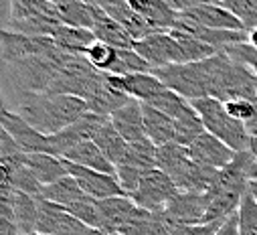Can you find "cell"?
Listing matches in <instances>:
<instances>
[{"label": "cell", "mask_w": 257, "mask_h": 235, "mask_svg": "<svg viewBox=\"0 0 257 235\" xmlns=\"http://www.w3.org/2000/svg\"><path fill=\"white\" fill-rule=\"evenodd\" d=\"M249 181H257V158L249 166Z\"/></svg>", "instance_id": "obj_37"}, {"label": "cell", "mask_w": 257, "mask_h": 235, "mask_svg": "<svg viewBox=\"0 0 257 235\" xmlns=\"http://www.w3.org/2000/svg\"><path fill=\"white\" fill-rule=\"evenodd\" d=\"M192 105L203 118L205 130L221 138L225 144H229L235 152L249 150V128L245 122L233 118L227 109L225 103L217 97H199L192 99Z\"/></svg>", "instance_id": "obj_2"}, {"label": "cell", "mask_w": 257, "mask_h": 235, "mask_svg": "<svg viewBox=\"0 0 257 235\" xmlns=\"http://www.w3.org/2000/svg\"><path fill=\"white\" fill-rule=\"evenodd\" d=\"M127 3L156 31H170L178 25L180 13L174 11L164 0H127Z\"/></svg>", "instance_id": "obj_15"}, {"label": "cell", "mask_w": 257, "mask_h": 235, "mask_svg": "<svg viewBox=\"0 0 257 235\" xmlns=\"http://www.w3.org/2000/svg\"><path fill=\"white\" fill-rule=\"evenodd\" d=\"M249 191H251V195H253L255 201H257V181H249Z\"/></svg>", "instance_id": "obj_40"}, {"label": "cell", "mask_w": 257, "mask_h": 235, "mask_svg": "<svg viewBox=\"0 0 257 235\" xmlns=\"http://www.w3.org/2000/svg\"><path fill=\"white\" fill-rule=\"evenodd\" d=\"M69 215L77 217L79 221H83L85 225L89 227H99V209H97V199H91V197H85L81 201H75L71 205H65L63 207Z\"/></svg>", "instance_id": "obj_30"}, {"label": "cell", "mask_w": 257, "mask_h": 235, "mask_svg": "<svg viewBox=\"0 0 257 235\" xmlns=\"http://www.w3.org/2000/svg\"><path fill=\"white\" fill-rule=\"evenodd\" d=\"M103 75H105V79L109 81L111 87H115L117 91L130 95L134 99H140V101H150L154 95H158L160 91L166 89L162 79L158 75H154L152 71L127 73V75H107V73H103Z\"/></svg>", "instance_id": "obj_8"}, {"label": "cell", "mask_w": 257, "mask_h": 235, "mask_svg": "<svg viewBox=\"0 0 257 235\" xmlns=\"http://www.w3.org/2000/svg\"><path fill=\"white\" fill-rule=\"evenodd\" d=\"M182 17L195 21L203 27L209 29H229V31H247L243 21L239 17H235L229 9H225L219 3H211V0H205L203 5L190 9L186 13H180Z\"/></svg>", "instance_id": "obj_11"}, {"label": "cell", "mask_w": 257, "mask_h": 235, "mask_svg": "<svg viewBox=\"0 0 257 235\" xmlns=\"http://www.w3.org/2000/svg\"><path fill=\"white\" fill-rule=\"evenodd\" d=\"M55 7L59 11L61 23L91 31V27H93V3L91 0H59Z\"/></svg>", "instance_id": "obj_25"}, {"label": "cell", "mask_w": 257, "mask_h": 235, "mask_svg": "<svg viewBox=\"0 0 257 235\" xmlns=\"http://www.w3.org/2000/svg\"><path fill=\"white\" fill-rule=\"evenodd\" d=\"M61 158H65L69 162H75V164H81V166H87V168H93V170L113 172L115 174V166L109 162V158L101 152V148L93 140H83V142L75 144Z\"/></svg>", "instance_id": "obj_21"}, {"label": "cell", "mask_w": 257, "mask_h": 235, "mask_svg": "<svg viewBox=\"0 0 257 235\" xmlns=\"http://www.w3.org/2000/svg\"><path fill=\"white\" fill-rule=\"evenodd\" d=\"M221 5L229 9L235 17H239L241 21H245L251 13L257 11V0H223Z\"/></svg>", "instance_id": "obj_34"}, {"label": "cell", "mask_w": 257, "mask_h": 235, "mask_svg": "<svg viewBox=\"0 0 257 235\" xmlns=\"http://www.w3.org/2000/svg\"><path fill=\"white\" fill-rule=\"evenodd\" d=\"M144 107V126H146V136L156 144L164 146L170 142H176V122L158 107L142 101Z\"/></svg>", "instance_id": "obj_19"}, {"label": "cell", "mask_w": 257, "mask_h": 235, "mask_svg": "<svg viewBox=\"0 0 257 235\" xmlns=\"http://www.w3.org/2000/svg\"><path fill=\"white\" fill-rule=\"evenodd\" d=\"M136 203L127 197H109V199H101L97 201V209H99V229L109 231V233H117L121 229V225L132 217V213L136 211Z\"/></svg>", "instance_id": "obj_14"}, {"label": "cell", "mask_w": 257, "mask_h": 235, "mask_svg": "<svg viewBox=\"0 0 257 235\" xmlns=\"http://www.w3.org/2000/svg\"><path fill=\"white\" fill-rule=\"evenodd\" d=\"M51 39L57 43L59 49H63L65 53H71V55H85V51L97 41L93 31L81 29V27H69L65 23L57 25Z\"/></svg>", "instance_id": "obj_20"}, {"label": "cell", "mask_w": 257, "mask_h": 235, "mask_svg": "<svg viewBox=\"0 0 257 235\" xmlns=\"http://www.w3.org/2000/svg\"><path fill=\"white\" fill-rule=\"evenodd\" d=\"M225 219L211 221V223H197V225H178L172 223V235H215Z\"/></svg>", "instance_id": "obj_32"}, {"label": "cell", "mask_w": 257, "mask_h": 235, "mask_svg": "<svg viewBox=\"0 0 257 235\" xmlns=\"http://www.w3.org/2000/svg\"><path fill=\"white\" fill-rule=\"evenodd\" d=\"M237 217L241 235H257V201L249 189L243 195V201L237 209Z\"/></svg>", "instance_id": "obj_28"}, {"label": "cell", "mask_w": 257, "mask_h": 235, "mask_svg": "<svg viewBox=\"0 0 257 235\" xmlns=\"http://www.w3.org/2000/svg\"><path fill=\"white\" fill-rule=\"evenodd\" d=\"M23 162L35 172V176L41 181V185H51L63 176H67L69 170L65 166V160L55 154L47 152H23Z\"/></svg>", "instance_id": "obj_17"}, {"label": "cell", "mask_w": 257, "mask_h": 235, "mask_svg": "<svg viewBox=\"0 0 257 235\" xmlns=\"http://www.w3.org/2000/svg\"><path fill=\"white\" fill-rule=\"evenodd\" d=\"M3 203L11 205L13 219L19 225L23 235H29L35 231L37 217H39V197L23 193V191H13L9 195H3Z\"/></svg>", "instance_id": "obj_16"}, {"label": "cell", "mask_w": 257, "mask_h": 235, "mask_svg": "<svg viewBox=\"0 0 257 235\" xmlns=\"http://www.w3.org/2000/svg\"><path fill=\"white\" fill-rule=\"evenodd\" d=\"M0 124H3V130H7L15 138V142L21 146L23 152H47L57 156L51 138L39 132L35 126H31L21 113L5 107L3 113H0Z\"/></svg>", "instance_id": "obj_7"}, {"label": "cell", "mask_w": 257, "mask_h": 235, "mask_svg": "<svg viewBox=\"0 0 257 235\" xmlns=\"http://www.w3.org/2000/svg\"><path fill=\"white\" fill-rule=\"evenodd\" d=\"M130 99H132L130 95H125V93L117 91L115 87H111L103 73H101L99 81L93 85V89L89 91V95L85 97L89 111H93V113H101V115H111L117 107L125 105Z\"/></svg>", "instance_id": "obj_18"}, {"label": "cell", "mask_w": 257, "mask_h": 235, "mask_svg": "<svg viewBox=\"0 0 257 235\" xmlns=\"http://www.w3.org/2000/svg\"><path fill=\"white\" fill-rule=\"evenodd\" d=\"M221 53H227V55L233 59V61L245 65L247 69H251V71L257 75V49H255L249 41L229 45V47H227L225 51H221Z\"/></svg>", "instance_id": "obj_31"}, {"label": "cell", "mask_w": 257, "mask_h": 235, "mask_svg": "<svg viewBox=\"0 0 257 235\" xmlns=\"http://www.w3.org/2000/svg\"><path fill=\"white\" fill-rule=\"evenodd\" d=\"M243 25H245V29H247V31L255 29V27H257V11H255V13H251V15L243 21Z\"/></svg>", "instance_id": "obj_36"}, {"label": "cell", "mask_w": 257, "mask_h": 235, "mask_svg": "<svg viewBox=\"0 0 257 235\" xmlns=\"http://www.w3.org/2000/svg\"><path fill=\"white\" fill-rule=\"evenodd\" d=\"M156 154H158V146L150 138H144L138 142H130L121 162L132 164V166L142 168V170H152V168H158L156 166Z\"/></svg>", "instance_id": "obj_26"}, {"label": "cell", "mask_w": 257, "mask_h": 235, "mask_svg": "<svg viewBox=\"0 0 257 235\" xmlns=\"http://www.w3.org/2000/svg\"><path fill=\"white\" fill-rule=\"evenodd\" d=\"M215 235H241V231H239V217H237V213L229 215V217L221 223V227L217 229V233H215Z\"/></svg>", "instance_id": "obj_35"}, {"label": "cell", "mask_w": 257, "mask_h": 235, "mask_svg": "<svg viewBox=\"0 0 257 235\" xmlns=\"http://www.w3.org/2000/svg\"><path fill=\"white\" fill-rule=\"evenodd\" d=\"M176 193H178V187L170 176L160 168H152L142 176L138 189L127 197L146 211L162 213Z\"/></svg>", "instance_id": "obj_3"}, {"label": "cell", "mask_w": 257, "mask_h": 235, "mask_svg": "<svg viewBox=\"0 0 257 235\" xmlns=\"http://www.w3.org/2000/svg\"><path fill=\"white\" fill-rule=\"evenodd\" d=\"M29 235H43V233H39V231H33V233H29Z\"/></svg>", "instance_id": "obj_41"}, {"label": "cell", "mask_w": 257, "mask_h": 235, "mask_svg": "<svg viewBox=\"0 0 257 235\" xmlns=\"http://www.w3.org/2000/svg\"><path fill=\"white\" fill-rule=\"evenodd\" d=\"M211 203H213V193L178 191L162 213L172 223L197 225V223H205V217H207Z\"/></svg>", "instance_id": "obj_6"}, {"label": "cell", "mask_w": 257, "mask_h": 235, "mask_svg": "<svg viewBox=\"0 0 257 235\" xmlns=\"http://www.w3.org/2000/svg\"><path fill=\"white\" fill-rule=\"evenodd\" d=\"M211 3H219V5H221V3H223V0H211Z\"/></svg>", "instance_id": "obj_42"}, {"label": "cell", "mask_w": 257, "mask_h": 235, "mask_svg": "<svg viewBox=\"0 0 257 235\" xmlns=\"http://www.w3.org/2000/svg\"><path fill=\"white\" fill-rule=\"evenodd\" d=\"M89 231V225H85L83 221H79L77 217L65 213V217H63L61 225L57 227L55 235H85Z\"/></svg>", "instance_id": "obj_33"}, {"label": "cell", "mask_w": 257, "mask_h": 235, "mask_svg": "<svg viewBox=\"0 0 257 235\" xmlns=\"http://www.w3.org/2000/svg\"><path fill=\"white\" fill-rule=\"evenodd\" d=\"M152 223H154V213L146 211L142 207H136L132 217L121 225V229L117 233H121V235H150Z\"/></svg>", "instance_id": "obj_29"}, {"label": "cell", "mask_w": 257, "mask_h": 235, "mask_svg": "<svg viewBox=\"0 0 257 235\" xmlns=\"http://www.w3.org/2000/svg\"><path fill=\"white\" fill-rule=\"evenodd\" d=\"M17 113L43 134H57L83 118L87 101L73 93H23L19 95Z\"/></svg>", "instance_id": "obj_1"}, {"label": "cell", "mask_w": 257, "mask_h": 235, "mask_svg": "<svg viewBox=\"0 0 257 235\" xmlns=\"http://www.w3.org/2000/svg\"><path fill=\"white\" fill-rule=\"evenodd\" d=\"M249 43H251V45H253V47L257 49V27L249 31Z\"/></svg>", "instance_id": "obj_39"}, {"label": "cell", "mask_w": 257, "mask_h": 235, "mask_svg": "<svg viewBox=\"0 0 257 235\" xmlns=\"http://www.w3.org/2000/svg\"><path fill=\"white\" fill-rule=\"evenodd\" d=\"M29 19H51L61 23L59 11L51 0H11L9 23H19Z\"/></svg>", "instance_id": "obj_23"}, {"label": "cell", "mask_w": 257, "mask_h": 235, "mask_svg": "<svg viewBox=\"0 0 257 235\" xmlns=\"http://www.w3.org/2000/svg\"><path fill=\"white\" fill-rule=\"evenodd\" d=\"M91 140L101 148V152L109 158V162H111L113 166L123 160V156H125V152H127V146H130V142H127V140L113 128V124H111L109 118H105L103 124L97 128V132L93 134Z\"/></svg>", "instance_id": "obj_22"}, {"label": "cell", "mask_w": 257, "mask_h": 235, "mask_svg": "<svg viewBox=\"0 0 257 235\" xmlns=\"http://www.w3.org/2000/svg\"><path fill=\"white\" fill-rule=\"evenodd\" d=\"M39 197H43V199H47L51 203H57L61 207H65V205H71L75 201L85 199L87 195L83 193V189L79 187V183L73 179V176L67 174V176H63V179H59V181H55L51 185H43Z\"/></svg>", "instance_id": "obj_24"}, {"label": "cell", "mask_w": 257, "mask_h": 235, "mask_svg": "<svg viewBox=\"0 0 257 235\" xmlns=\"http://www.w3.org/2000/svg\"><path fill=\"white\" fill-rule=\"evenodd\" d=\"M188 150L199 164H205V166H211V168H217V170L225 168L237 154L229 144H225L221 138H217L211 132H203L195 142L188 146Z\"/></svg>", "instance_id": "obj_9"}, {"label": "cell", "mask_w": 257, "mask_h": 235, "mask_svg": "<svg viewBox=\"0 0 257 235\" xmlns=\"http://www.w3.org/2000/svg\"><path fill=\"white\" fill-rule=\"evenodd\" d=\"M93 35L97 41L107 43L117 49H134V37L127 33L117 21H113L103 9L93 3Z\"/></svg>", "instance_id": "obj_13"}, {"label": "cell", "mask_w": 257, "mask_h": 235, "mask_svg": "<svg viewBox=\"0 0 257 235\" xmlns=\"http://www.w3.org/2000/svg\"><path fill=\"white\" fill-rule=\"evenodd\" d=\"M99 9H103L113 21H117L127 33L134 37V41H140L152 33H158L154 27L148 25V21H144L127 0H91Z\"/></svg>", "instance_id": "obj_10"}, {"label": "cell", "mask_w": 257, "mask_h": 235, "mask_svg": "<svg viewBox=\"0 0 257 235\" xmlns=\"http://www.w3.org/2000/svg\"><path fill=\"white\" fill-rule=\"evenodd\" d=\"M109 120L113 124V128L127 140V142H138L148 138L146 136V126H144V107L140 99H130L125 105L117 107Z\"/></svg>", "instance_id": "obj_12"}, {"label": "cell", "mask_w": 257, "mask_h": 235, "mask_svg": "<svg viewBox=\"0 0 257 235\" xmlns=\"http://www.w3.org/2000/svg\"><path fill=\"white\" fill-rule=\"evenodd\" d=\"M85 235H113V233L103 231V229H99V227H89V231H87Z\"/></svg>", "instance_id": "obj_38"}, {"label": "cell", "mask_w": 257, "mask_h": 235, "mask_svg": "<svg viewBox=\"0 0 257 235\" xmlns=\"http://www.w3.org/2000/svg\"><path fill=\"white\" fill-rule=\"evenodd\" d=\"M65 166H67L69 174L79 183L83 193L91 199L101 201V199L125 195V191H123V187L117 179V174H113V172L93 170V168H87V166H81V164H75V162H69V160H65Z\"/></svg>", "instance_id": "obj_5"}, {"label": "cell", "mask_w": 257, "mask_h": 235, "mask_svg": "<svg viewBox=\"0 0 257 235\" xmlns=\"http://www.w3.org/2000/svg\"><path fill=\"white\" fill-rule=\"evenodd\" d=\"M134 51L146 59L152 65V69L186 63L184 51H182L178 39L170 31H158L140 41H134Z\"/></svg>", "instance_id": "obj_4"}, {"label": "cell", "mask_w": 257, "mask_h": 235, "mask_svg": "<svg viewBox=\"0 0 257 235\" xmlns=\"http://www.w3.org/2000/svg\"><path fill=\"white\" fill-rule=\"evenodd\" d=\"M87 61L91 63L93 69H97L99 73H111L113 65H115V59H117V47H111L107 43L95 41L83 55Z\"/></svg>", "instance_id": "obj_27"}]
</instances>
